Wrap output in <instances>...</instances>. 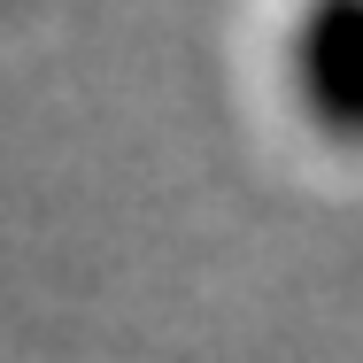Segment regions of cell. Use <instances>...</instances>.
Segmentation results:
<instances>
[{
    "label": "cell",
    "instance_id": "6da1fadb",
    "mask_svg": "<svg viewBox=\"0 0 363 363\" xmlns=\"http://www.w3.org/2000/svg\"><path fill=\"white\" fill-rule=\"evenodd\" d=\"M301 116L340 147H363V0H309L286 39Z\"/></svg>",
    "mask_w": 363,
    "mask_h": 363
}]
</instances>
